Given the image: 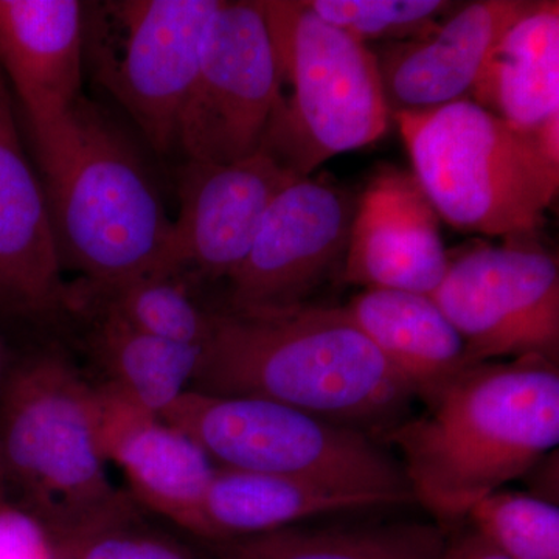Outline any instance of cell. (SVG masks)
I'll return each instance as SVG.
<instances>
[{
	"label": "cell",
	"mask_w": 559,
	"mask_h": 559,
	"mask_svg": "<svg viewBox=\"0 0 559 559\" xmlns=\"http://www.w3.org/2000/svg\"><path fill=\"white\" fill-rule=\"evenodd\" d=\"M5 370L2 369V359H0V384H2V378ZM9 499H7V485L5 476H3L2 459H0V506H7Z\"/></svg>",
	"instance_id": "29"
},
{
	"label": "cell",
	"mask_w": 559,
	"mask_h": 559,
	"mask_svg": "<svg viewBox=\"0 0 559 559\" xmlns=\"http://www.w3.org/2000/svg\"><path fill=\"white\" fill-rule=\"evenodd\" d=\"M466 521L510 559H559V509L549 500L499 489Z\"/></svg>",
	"instance_id": "24"
},
{
	"label": "cell",
	"mask_w": 559,
	"mask_h": 559,
	"mask_svg": "<svg viewBox=\"0 0 559 559\" xmlns=\"http://www.w3.org/2000/svg\"><path fill=\"white\" fill-rule=\"evenodd\" d=\"M94 318L90 347L105 373L103 384L160 417L191 389L202 348L162 340L106 316Z\"/></svg>",
	"instance_id": "22"
},
{
	"label": "cell",
	"mask_w": 559,
	"mask_h": 559,
	"mask_svg": "<svg viewBox=\"0 0 559 559\" xmlns=\"http://www.w3.org/2000/svg\"><path fill=\"white\" fill-rule=\"evenodd\" d=\"M533 5L480 0L463 7L428 38L384 44L374 55L390 116L469 98L492 49Z\"/></svg>",
	"instance_id": "16"
},
{
	"label": "cell",
	"mask_w": 559,
	"mask_h": 559,
	"mask_svg": "<svg viewBox=\"0 0 559 559\" xmlns=\"http://www.w3.org/2000/svg\"><path fill=\"white\" fill-rule=\"evenodd\" d=\"M341 308L417 400L432 399L471 366L465 342L430 296L371 288Z\"/></svg>",
	"instance_id": "19"
},
{
	"label": "cell",
	"mask_w": 559,
	"mask_h": 559,
	"mask_svg": "<svg viewBox=\"0 0 559 559\" xmlns=\"http://www.w3.org/2000/svg\"><path fill=\"white\" fill-rule=\"evenodd\" d=\"M191 390L275 401L382 437L414 392L342 308L213 312Z\"/></svg>",
	"instance_id": "1"
},
{
	"label": "cell",
	"mask_w": 559,
	"mask_h": 559,
	"mask_svg": "<svg viewBox=\"0 0 559 559\" xmlns=\"http://www.w3.org/2000/svg\"><path fill=\"white\" fill-rule=\"evenodd\" d=\"M471 97L559 157V2H535L502 36Z\"/></svg>",
	"instance_id": "18"
},
{
	"label": "cell",
	"mask_w": 559,
	"mask_h": 559,
	"mask_svg": "<svg viewBox=\"0 0 559 559\" xmlns=\"http://www.w3.org/2000/svg\"><path fill=\"white\" fill-rule=\"evenodd\" d=\"M84 10L76 0H0V72L31 135L60 123L83 97Z\"/></svg>",
	"instance_id": "17"
},
{
	"label": "cell",
	"mask_w": 559,
	"mask_h": 559,
	"mask_svg": "<svg viewBox=\"0 0 559 559\" xmlns=\"http://www.w3.org/2000/svg\"><path fill=\"white\" fill-rule=\"evenodd\" d=\"M326 24L367 44L406 43L428 38L439 31L437 22L451 2L443 0H307Z\"/></svg>",
	"instance_id": "25"
},
{
	"label": "cell",
	"mask_w": 559,
	"mask_h": 559,
	"mask_svg": "<svg viewBox=\"0 0 559 559\" xmlns=\"http://www.w3.org/2000/svg\"><path fill=\"white\" fill-rule=\"evenodd\" d=\"M356 210L329 180L297 179L271 202L229 277V310L299 307L345 259Z\"/></svg>",
	"instance_id": "11"
},
{
	"label": "cell",
	"mask_w": 559,
	"mask_h": 559,
	"mask_svg": "<svg viewBox=\"0 0 559 559\" xmlns=\"http://www.w3.org/2000/svg\"><path fill=\"white\" fill-rule=\"evenodd\" d=\"M425 403L382 439L400 451L415 503L444 530L559 443V370L540 356L474 364Z\"/></svg>",
	"instance_id": "2"
},
{
	"label": "cell",
	"mask_w": 559,
	"mask_h": 559,
	"mask_svg": "<svg viewBox=\"0 0 559 559\" xmlns=\"http://www.w3.org/2000/svg\"><path fill=\"white\" fill-rule=\"evenodd\" d=\"M414 178L452 227L488 237L528 238L559 187V157L471 98L396 112Z\"/></svg>",
	"instance_id": "5"
},
{
	"label": "cell",
	"mask_w": 559,
	"mask_h": 559,
	"mask_svg": "<svg viewBox=\"0 0 559 559\" xmlns=\"http://www.w3.org/2000/svg\"><path fill=\"white\" fill-rule=\"evenodd\" d=\"M282 83L261 2H221L180 112L176 151L202 164L259 153L285 102Z\"/></svg>",
	"instance_id": "9"
},
{
	"label": "cell",
	"mask_w": 559,
	"mask_h": 559,
	"mask_svg": "<svg viewBox=\"0 0 559 559\" xmlns=\"http://www.w3.org/2000/svg\"><path fill=\"white\" fill-rule=\"evenodd\" d=\"M95 392L98 447L106 463L119 466L138 506L198 538L215 465L160 415L106 384L95 385Z\"/></svg>",
	"instance_id": "13"
},
{
	"label": "cell",
	"mask_w": 559,
	"mask_h": 559,
	"mask_svg": "<svg viewBox=\"0 0 559 559\" xmlns=\"http://www.w3.org/2000/svg\"><path fill=\"white\" fill-rule=\"evenodd\" d=\"M261 9L282 81L294 90L263 148L307 178L331 157L382 138L390 112L369 44L320 20L307 0H264Z\"/></svg>",
	"instance_id": "7"
},
{
	"label": "cell",
	"mask_w": 559,
	"mask_h": 559,
	"mask_svg": "<svg viewBox=\"0 0 559 559\" xmlns=\"http://www.w3.org/2000/svg\"><path fill=\"white\" fill-rule=\"evenodd\" d=\"M457 330L471 366L559 355V266L535 245L477 246L450 259L430 294Z\"/></svg>",
	"instance_id": "10"
},
{
	"label": "cell",
	"mask_w": 559,
	"mask_h": 559,
	"mask_svg": "<svg viewBox=\"0 0 559 559\" xmlns=\"http://www.w3.org/2000/svg\"><path fill=\"white\" fill-rule=\"evenodd\" d=\"M223 0H116L84 10V64L159 156L176 151L180 112Z\"/></svg>",
	"instance_id": "8"
},
{
	"label": "cell",
	"mask_w": 559,
	"mask_h": 559,
	"mask_svg": "<svg viewBox=\"0 0 559 559\" xmlns=\"http://www.w3.org/2000/svg\"><path fill=\"white\" fill-rule=\"evenodd\" d=\"M448 532L437 522L294 527L205 543L216 559H440Z\"/></svg>",
	"instance_id": "21"
},
{
	"label": "cell",
	"mask_w": 559,
	"mask_h": 559,
	"mask_svg": "<svg viewBox=\"0 0 559 559\" xmlns=\"http://www.w3.org/2000/svg\"><path fill=\"white\" fill-rule=\"evenodd\" d=\"M92 307V314L106 316L162 340L204 347L213 312L191 296L187 278L153 272L108 288L70 289L69 308Z\"/></svg>",
	"instance_id": "23"
},
{
	"label": "cell",
	"mask_w": 559,
	"mask_h": 559,
	"mask_svg": "<svg viewBox=\"0 0 559 559\" xmlns=\"http://www.w3.org/2000/svg\"><path fill=\"white\" fill-rule=\"evenodd\" d=\"M0 559H55L43 528L9 503L0 506Z\"/></svg>",
	"instance_id": "27"
},
{
	"label": "cell",
	"mask_w": 559,
	"mask_h": 559,
	"mask_svg": "<svg viewBox=\"0 0 559 559\" xmlns=\"http://www.w3.org/2000/svg\"><path fill=\"white\" fill-rule=\"evenodd\" d=\"M440 559H510L477 530L463 527L455 535H448L447 546Z\"/></svg>",
	"instance_id": "28"
},
{
	"label": "cell",
	"mask_w": 559,
	"mask_h": 559,
	"mask_svg": "<svg viewBox=\"0 0 559 559\" xmlns=\"http://www.w3.org/2000/svg\"><path fill=\"white\" fill-rule=\"evenodd\" d=\"M388 507L400 503L293 477L215 468L198 538L204 543L248 538L294 527L312 518Z\"/></svg>",
	"instance_id": "20"
},
{
	"label": "cell",
	"mask_w": 559,
	"mask_h": 559,
	"mask_svg": "<svg viewBox=\"0 0 559 559\" xmlns=\"http://www.w3.org/2000/svg\"><path fill=\"white\" fill-rule=\"evenodd\" d=\"M190 437L215 468L293 477L360 495L415 503L403 463L380 439L250 396L187 390L162 415Z\"/></svg>",
	"instance_id": "6"
},
{
	"label": "cell",
	"mask_w": 559,
	"mask_h": 559,
	"mask_svg": "<svg viewBox=\"0 0 559 559\" xmlns=\"http://www.w3.org/2000/svg\"><path fill=\"white\" fill-rule=\"evenodd\" d=\"M138 518L92 533L57 559H207L175 536L140 525Z\"/></svg>",
	"instance_id": "26"
},
{
	"label": "cell",
	"mask_w": 559,
	"mask_h": 559,
	"mask_svg": "<svg viewBox=\"0 0 559 559\" xmlns=\"http://www.w3.org/2000/svg\"><path fill=\"white\" fill-rule=\"evenodd\" d=\"M301 176L267 150L231 164L183 162L176 176L170 272L229 280L248 255L271 202Z\"/></svg>",
	"instance_id": "12"
},
{
	"label": "cell",
	"mask_w": 559,
	"mask_h": 559,
	"mask_svg": "<svg viewBox=\"0 0 559 559\" xmlns=\"http://www.w3.org/2000/svg\"><path fill=\"white\" fill-rule=\"evenodd\" d=\"M0 72V304L24 314L69 308L70 288L51 231L39 173L24 145Z\"/></svg>",
	"instance_id": "15"
},
{
	"label": "cell",
	"mask_w": 559,
	"mask_h": 559,
	"mask_svg": "<svg viewBox=\"0 0 559 559\" xmlns=\"http://www.w3.org/2000/svg\"><path fill=\"white\" fill-rule=\"evenodd\" d=\"M0 459L7 499L46 533L55 559L81 539L139 516L109 480L98 447L97 392L66 356L40 352L3 373Z\"/></svg>",
	"instance_id": "4"
},
{
	"label": "cell",
	"mask_w": 559,
	"mask_h": 559,
	"mask_svg": "<svg viewBox=\"0 0 559 559\" xmlns=\"http://www.w3.org/2000/svg\"><path fill=\"white\" fill-rule=\"evenodd\" d=\"M31 138L62 271L94 289L171 274L173 219L116 120L83 95L64 120Z\"/></svg>",
	"instance_id": "3"
},
{
	"label": "cell",
	"mask_w": 559,
	"mask_h": 559,
	"mask_svg": "<svg viewBox=\"0 0 559 559\" xmlns=\"http://www.w3.org/2000/svg\"><path fill=\"white\" fill-rule=\"evenodd\" d=\"M450 264L439 215L414 176L385 171L362 194L353 218L344 280L366 289L430 296Z\"/></svg>",
	"instance_id": "14"
}]
</instances>
